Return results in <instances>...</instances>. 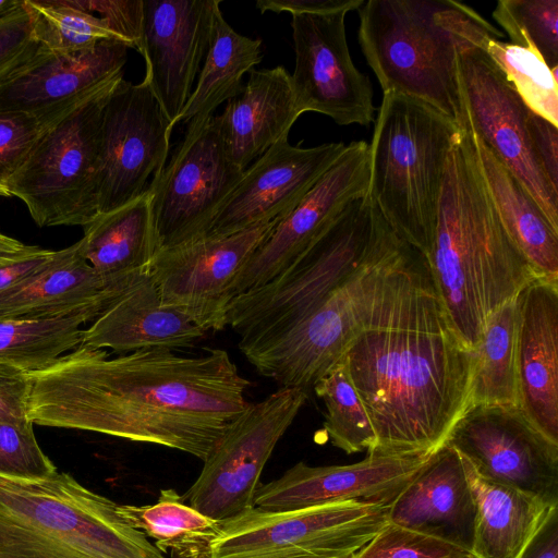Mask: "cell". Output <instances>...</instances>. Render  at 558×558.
<instances>
[{"label":"cell","instance_id":"obj_1","mask_svg":"<svg viewBox=\"0 0 558 558\" xmlns=\"http://www.w3.org/2000/svg\"><path fill=\"white\" fill-rule=\"evenodd\" d=\"M28 377L33 424L159 445L202 461L250 405V381L222 349L198 356L144 349L110 359L81 344Z\"/></svg>","mask_w":558,"mask_h":558},{"label":"cell","instance_id":"obj_2","mask_svg":"<svg viewBox=\"0 0 558 558\" xmlns=\"http://www.w3.org/2000/svg\"><path fill=\"white\" fill-rule=\"evenodd\" d=\"M342 357L375 432L367 454L434 452L470 408L473 351L453 332L424 257L409 245Z\"/></svg>","mask_w":558,"mask_h":558},{"label":"cell","instance_id":"obj_3","mask_svg":"<svg viewBox=\"0 0 558 558\" xmlns=\"http://www.w3.org/2000/svg\"><path fill=\"white\" fill-rule=\"evenodd\" d=\"M425 263L453 332L470 351L490 315L539 277L496 210L466 129L448 155Z\"/></svg>","mask_w":558,"mask_h":558},{"label":"cell","instance_id":"obj_4","mask_svg":"<svg viewBox=\"0 0 558 558\" xmlns=\"http://www.w3.org/2000/svg\"><path fill=\"white\" fill-rule=\"evenodd\" d=\"M0 558H165L118 504L68 473L0 475Z\"/></svg>","mask_w":558,"mask_h":558},{"label":"cell","instance_id":"obj_5","mask_svg":"<svg viewBox=\"0 0 558 558\" xmlns=\"http://www.w3.org/2000/svg\"><path fill=\"white\" fill-rule=\"evenodd\" d=\"M402 240L368 195L353 201L283 272L233 298L226 326L244 356L274 342L363 265Z\"/></svg>","mask_w":558,"mask_h":558},{"label":"cell","instance_id":"obj_6","mask_svg":"<svg viewBox=\"0 0 558 558\" xmlns=\"http://www.w3.org/2000/svg\"><path fill=\"white\" fill-rule=\"evenodd\" d=\"M461 129L416 99L387 92L369 145L367 195L391 230L427 256L450 148Z\"/></svg>","mask_w":558,"mask_h":558},{"label":"cell","instance_id":"obj_7","mask_svg":"<svg viewBox=\"0 0 558 558\" xmlns=\"http://www.w3.org/2000/svg\"><path fill=\"white\" fill-rule=\"evenodd\" d=\"M449 0H367L357 39L383 93L422 101L466 129L459 86L461 37L439 17Z\"/></svg>","mask_w":558,"mask_h":558},{"label":"cell","instance_id":"obj_8","mask_svg":"<svg viewBox=\"0 0 558 558\" xmlns=\"http://www.w3.org/2000/svg\"><path fill=\"white\" fill-rule=\"evenodd\" d=\"M118 76L57 114L9 183L40 227L86 226L98 214L96 174L107 100Z\"/></svg>","mask_w":558,"mask_h":558},{"label":"cell","instance_id":"obj_9","mask_svg":"<svg viewBox=\"0 0 558 558\" xmlns=\"http://www.w3.org/2000/svg\"><path fill=\"white\" fill-rule=\"evenodd\" d=\"M407 245L401 241L363 265L292 329L246 360L280 387L308 392L364 329L387 271Z\"/></svg>","mask_w":558,"mask_h":558},{"label":"cell","instance_id":"obj_10","mask_svg":"<svg viewBox=\"0 0 558 558\" xmlns=\"http://www.w3.org/2000/svg\"><path fill=\"white\" fill-rule=\"evenodd\" d=\"M389 504L342 501L291 511L253 507L220 522L211 558H350L388 523Z\"/></svg>","mask_w":558,"mask_h":558},{"label":"cell","instance_id":"obj_11","mask_svg":"<svg viewBox=\"0 0 558 558\" xmlns=\"http://www.w3.org/2000/svg\"><path fill=\"white\" fill-rule=\"evenodd\" d=\"M307 397L301 388L280 387L250 403L203 461L198 477L182 499L219 522L253 508L263 469Z\"/></svg>","mask_w":558,"mask_h":558},{"label":"cell","instance_id":"obj_12","mask_svg":"<svg viewBox=\"0 0 558 558\" xmlns=\"http://www.w3.org/2000/svg\"><path fill=\"white\" fill-rule=\"evenodd\" d=\"M243 172L229 157L214 116L189 122L170 161L147 186L160 250L203 238Z\"/></svg>","mask_w":558,"mask_h":558},{"label":"cell","instance_id":"obj_13","mask_svg":"<svg viewBox=\"0 0 558 558\" xmlns=\"http://www.w3.org/2000/svg\"><path fill=\"white\" fill-rule=\"evenodd\" d=\"M457 65L466 128L517 177L558 231V191L533 154L527 130L531 109L489 57L462 37Z\"/></svg>","mask_w":558,"mask_h":558},{"label":"cell","instance_id":"obj_14","mask_svg":"<svg viewBox=\"0 0 558 558\" xmlns=\"http://www.w3.org/2000/svg\"><path fill=\"white\" fill-rule=\"evenodd\" d=\"M445 444L482 477L558 507V444L541 433L520 407L469 408Z\"/></svg>","mask_w":558,"mask_h":558},{"label":"cell","instance_id":"obj_15","mask_svg":"<svg viewBox=\"0 0 558 558\" xmlns=\"http://www.w3.org/2000/svg\"><path fill=\"white\" fill-rule=\"evenodd\" d=\"M172 129L148 85L122 78L105 106L96 174L98 214L142 195L166 165Z\"/></svg>","mask_w":558,"mask_h":558},{"label":"cell","instance_id":"obj_16","mask_svg":"<svg viewBox=\"0 0 558 558\" xmlns=\"http://www.w3.org/2000/svg\"><path fill=\"white\" fill-rule=\"evenodd\" d=\"M348 10L292 14L295 66L291 83L300 113L314 111L339 125L374 121L373 86L350 54Z\"/></svg>","mask_w":558,"mask_h":558},{"label":"cell","instance_id":"obj_17","mask_svg":"<svg viewBox=\"0 0 558 558\" xmlns=\"http://www.w3.org/2000/svg\"><path fill=\"white\" fill-rule=\"evenodd\" d=\"M277 221L159 250L149 274L162 303L206 331L223 329L230 287Z\"/></svg>","mask_w":558,"mask_h":558},{"label":"cell","instance_id":"obj_18","mask_svg":"<svg viewBox=\"0 0 558 558\" xmlns=\"http://www.w3.org/2000/svg\"><path fill=\"white\" fill-rule=\"evenodd\" d=\"M369 145L355 141L300 203L277 221L229 290V302L272 280L290 267L353 201L367 195Z\"/></svg>","mask_w":558,"mask_h":558},{"label":"cell","instance_id":"obj_19","mask_svg":"<svg viewBox=\"0 0 558 558\" xmlns=\"http://www.w3.org/2000/svg\"><path fill=\"white\" fill-rule=\"evenodd\" d=\"M220 3V0H143L138 52L146 64L144 81L172 130L205 60L214 14Z\"/></svg>","mask_w":558,"mask_h":558},{"label":"cell","instance_id":"obj_20","mask_svg":"<svg viewBox=\"0 0 558 558\" xmlns=\"http://www.w3.org/2000/svg\"><path fill=\"white\" fill-rule=\"evenodd\" d=\"M343 143L314 147L284 137L243 172L235 190L204 236L232 234L280 220L291 211L345 150Z\"/></svg>","mask_w":558,"mask_h":558},{"label":"cell","instance_id":"obj_21","mask_svg":"<svg viewBox=\"0 0 558 558\" xmlns=\"http://www.w3.org/2000/svg\"><path fill=\"white\" fill-rule=\"evenodd\" d=\"M434 452L367 454L347 465L310 466L298 462L279 478L259 485L254 507L280 512L350 500L390 504Z\"/></svg>","mask_w":558,"mask_h":558},{"label":"cell","instance_id":"obj_22","mask_svg":"<svg viewBox=\"0 0 558 558\" xmlns=\"http://www.w3.org/2000/svg\"><path fill=\"white\" fill-rule=\"evenodd\" d=\"M129 49L114 39L73 51L41 47L27 65L0 86V111L50 118L123 75Z\"/></svg>","mask_w":558,"mask_h":558},{"label":"cell","instance_id":"obj_23","mask_svg":"<svg viewBox=\"0 0 558 558\" xmlns=\"http://www.w3.org/2000/svg\"><path fill=\"white\" fill-rule=\"evenodd\" d=\"M515 304L519 407L558 444V279L535 278Z\"/></svg>","mask_w":558,"mask_h":558},{"label":"cell","instance_id":"obj_24","mask_svg":"<svg viewBox=\"0 0 558 558\" xmlns=\"http://www.w3.org/2000/svg\"><path fill=\"white\" fill-rule=\"evenodd\" d=\"M477 508L460 453L441 446L390 501L388 522L473 554Z\"/></svg>","mask_w":558,"mask_h":558},{"label":"cell","instance_id":"obj_25","mask_svg":"<svg viewBox=\"0 0 558 558\" xmlns=\"http://www.w3.org/2000/svg\"><path fill=\"white\" fill-rule=\"evenodd\" d=\"M207 331L186 314L162 303L149 271L135 279L92 325L82 345L130 353L190 347Z\"/></svg>","mask_w":558,"mask_h":558},{"label":"cell","instance_id":"obj_26","mask_svg":"<svg viewBox=\"0 0 558 558\" xmlns=\"http://www.w3.org/2000/svg\"><path fill=\"white\" fill-rule=\"evenodd\" d=\"M301 116L291 74L283 65L253 69L242 92L214 116L231 160L246 169L272 145L288 137Z\"/></svg>","mask_w":558,"mask_h":558},{"label":"cell","instance_id":"obj_27","mask_svg":"<svg viewBox=\"0 0 558 558\" xmlns=\"http://www.w3.org/2000/svg\"><path fill=\"white\" fill-rule=\"evenodd\" d=\"M134 280L104 278L84 258L75 242L54 251L41 269L1 292L0 317L41 319L89 307L104 311Z\"/></svg>","mask_w":558,"mask_h":558},{"label":"cell","instance_id":"obj_28","mask_svg":"<svg viewBox=\"0 0 558 558\" xmlns=\"http://www.w3.org/2000/svg\"><path fill=\"white\" fill-rule=\"evenodd\" d=\"M84 228L78 246L104 278L132 281L149 271L160 250L148 187L132 202L97 214Z\"/></svg>","mask_w":558,"mask_h":558},{"label":"cell","instance_id":"obj_29","mask_svg":"<svg viewBox=\"0 0 558 558\" xmlns=\"http://www.w3.org/2000/svg\"><path fill=\"white\" fill-rule=\"evenodd\" d=\"M439 17L489 57L532 111L558 126L557 71L550 70L537 52L500 40L504 33L462 2L449 0Z\"/></svg>","mask_w":558,"mask_h":558},{"label":"cell","instance_id":"obj_30","mask_svg":"<svg viewBox=\"0 0 558 558\" xmlns=\"http://www.w3.org/2000/svg\"><path fill=\"white\" fill-rule=\"evenodd\" d=\"M477 166L508 233L539 277L558 279V231L489 147L466 128Z\"/></svg>","mask_w":558,"mask_h":558},{"label":"cell","instance_id":"obj_31","mask_svg":"<svg viewBox=\"0 0 558 558\" xmlns=\"http://www.w3.org/2000/svg\"><path fill=\"white\" fill-rule=\"evenodd\" d=\"M461 459L477 508L474 558H515L551 507L482 477Z\"/></svg>","mask_w":558,"mask_h":558},{"label":"cell","instance_id":"obj_32","mask_svg":"<svg viewBox=\"0 0 558 558\" xmlns=\"http://www.w3.org/2000/svg\"><path fill=\"white\" fill-rule=\"evenodd\" d=\"M263 59L262 39L235 32L225 20L220 7L214 14L209 47L192 92L178 123L206 120L225 101L239 95L243 76Z\"/></svg>","mask_w":558,"mask_h":558},{"label":"cell","instance_id":"obj_33","mask_svg":"<svg viewBox=\"0 0 558 558\" xmlns=\"http://www.w3.org/2000/svg\"><path fill=\"white\" fill-rule=\"evenodd\" d=\"M118 511L130 526L154 538L161 553L172 558H211L220 522L191 507L174 489H161L156 504L118 505Z\"/></svg>","mask_w":558,"mask_h":558},{"label":"cell","instance_id":"obj_34","mask_svg":"<svg viewBox=\"0 0 558 558\" xmlns=\"http://www.w3.org/2000/svg\"><path fill=\"white\" fill-rule=\"evenodd\" d=\"M515 299L490 315L473 350L470 408L519 407Z\"/></svg>","mask_w":558,"mask_h":558},{"label":"cell","instance_id":"obj_35","mask_svg":"<svg viewBox=\"0 0 558 558\" xmlns=\"http://www.w3.org/2000/svg\"><path fill=\"white\" fill-rule=\"evenodd\" d=\"M101 312L89 307L41 319L0 317V363L28 373L49 366L81 345V327Z\"/></svg>","mask_w":558,"mask_h":558},{"label":"cell","instance_id":"obj_36","mask_svg":"<svg viewBox=\"0 0 558 558\" xmlns=\"http://www.w3.org/2000/svg\"><path fill=\"white\" fill-rule=\"evenodd\" d=\"M313 389L325 404L324 430L331 444L348 454L369 451L376 441L375 432L344 359L324 374Z\"/></svg>","mask_w":558,"mask_h":558},{"label":"cell","instance_id":"obj_37","mask_svg":"<svg viewBox=\"0 0 558 558\" xmlns=\"http://www.w3.org/2000/svg\"><path fill=\"white\" fill-rule=\"evenodd\" d=\"M23 1L34 38L49 50H82L102 40H119L104 20L73 5L71 0Z\"/></svg>","mask_w":558,"mask_h":558},{"label":"cell","instance_id":"obj_38","mask_svg":"<svg viewBox=\"0 0 558 558\" xmlns=\"http://www.w3.org/2000/svg\"><path fill=\"white\" fill-rule=\"evenodd\" d=\"M493 17L512 44L534 50L558 70V0H499Z\"/></svg>","mask_w":558,"mask_h":558},{"label":"cell","instance_id":"obj_39","mask_svg":"<svg viewBox=\"0 0 558 558\" xmlns=\"http://www.w3.org/2000/svg\"><path fill=\"white\" fill-rule=\"evenodd\" d=\"M350 558H474L446 541L388 522Z\"/></svg>","mask_w":558,"mask_h":558},{"label":"cell","instance_id":"obj_40","mask_svg":"<svg viewBox=\"0 0 558 558\" xmlns=\"http://www.w3.org/2000/svg\"><path fill=\"white\" fill-rule=\"evenodd\" d=\"M54 472L56 466L40 449L33 426L0 422V475L34 480Z\"/></svg>","mask_w":558,"mask_h":558},{"label":"cell","instance_id":"obj_41","mask_svg":"<svg viewBox=\"0 0 558 558\" xmlns=\"http://www.w3.org/2000/svg\"><path fill=\"white\" fill-rule=\"evenodd\" d=\"M44 121L19 111H0V196L11 197L9 183L44 129Z\"/></svg>","mask_w":558,"mask_h":558},{"label":"cell","instance_id":"obj_42","mask_svg":"<svg viewBox=\"0 0 558 558\" xmlns=\"http://www.w3.org/2000/svg\"><path fill=\"white\" fill-rule=\"evenodd\" d=\"M34 38L24 1L0 17V86L27 65L41 49Z\"/></svg>","mask_w":558,"mask_h":558},{"label":"cell","instance_id":"obj_43","mask_svg":"<svg viewBox=\"0 0 558 558\" xmlns=\"http://www.w3.org/2000/svg\"><path fill=\"white\" fill-rule=\"evenodd\" d=\"M72 4L105 21L114 36L140 51L143 0H71Z\"/></svg>","mask_w":558,"mask_h":558},{"label":"cell","instance_id":"obj_44","mask_svg":"<svg viewBox=\"0 0 558 558\" xmlns=\"http://www.w3.org/2000/svg\"><path fill=\"white\" fill-rule=\"evenodd\" d=\"M29 387L28 372L0 363V422L34 426L27 414Z\"/></svg>","mask_w":558,"mask_h":558},{"label":"cell","instance_id":"obj_45","mask_svg":"<svg viewBox=\"0 0 558 558\" xmlns=\"http://www.w3.org/2000/svg\"><path fill=\"white\" fill-rule=\"evenodd\" d=\"M527 130L533 154L553 187L558 191V126L530 110Z\"/></svg>","mask_w":558,"mask_h":558},{"label":"cell","instance_id":"obj_46","mask_svg":"<svg viewBox=\"0 0 558 558\" xmlns=\"http://www.w3.org/2000/svg\"><path fill=\"white\" fill-rule=\"evenodd\" d=\"M54 251L29 245L24 252L0 258V293L41 269Z\"/></svg>","mask_w":558,"mask_h":558},{"label":"cell","instance_id":"obj_47","mask_svg":"<svg viewBox=\"0 0 558 558\" xmlns=\"http://www.w3.org/2000/svg\"><path fill=\"white\" fill-rule=\"evenodd\" d=\"M364 0H257L256 8L260 13L289 12L295 13H327L339 10H357Z\"/></svg>","mask_w":558,"mask_h":558},{"label":"cell","instance_id":"obj_48","mask_svg":"<svg viewBox=\"0 0 558 558\" xmlns=\"http://www.w3.org/2000/svg\"><path fill=\"white\" fill-rule=\"evenodd\" d=\"M515 558H558V507L548 509L539 526Z\"/></svg>","mask_w":558,"mask_h":558},{"label":"cell","instance_id":"obj_49","mask_svg":"<svg viewBox=\"0 0 558 558\" xmlns=\"http://www.w3.org/2000/svg\"><path fill=\"white\" fill-rule=\"evenodd\" d=\"M28 246L16 239L0 233V258L20 254Z\"/></svg>","mask_w":558,"mask_h":558},{"label":"cell","instance_id":"obj_50","mask_svg":"<svg viewBox=\"0 0 558 558\" xmlns=\"http://www.w3.org/2000/svg\"><path fill=\"white\" fill-rule=\"evenodd\" d=\"M22 0H0V17L15 10Z\"/></svg>","mask_w":558,"mask_h":558}]
</instances>
